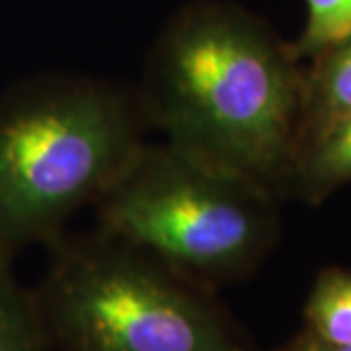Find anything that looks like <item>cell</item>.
Here are the masks:
<instances>
[{"label": "cell", "instance_id": "6da1fadb", "mask_svg": "<svg viewBox=\"0 0 351 351\" xmlns=\"http://www.w3.org/2000/svg\"><path fill=\"white\" fill-rule=\"evenodd\" d=\"M302 71L293 43L226 0H193L166 22L138 100L166 143L285 197L299 141Z\"/></svg>", "mask_w": 351, "mask_h": 351}, {"label": "cell", "instance_id": "7a4b0ae2", "mask_svg": "<svg viewBox=\"0 0 351 351\" xmlns=\"http://www.w3.org/2000/svg\"><path fill=\"white\" fill-rule=\"evenodd\" d=\"M149 127L137 90L86 75L25 80L0 98V250L64 234L135 158Z\"/></svg>", "mask_w": 351, "mask_h": 351}, {"label": "cell", "instance_id": "3957f363", "mask_svg": "<svg viewBox=\"0 0 351 351\" xmlns=\"http://www.w3.org/2000/svg\"><path fill=\"white\" fill-rule=\"evenodd\" d=\"M279 195L170 143H145L96 201L98 228L215 289L256 271L279 240Z\"/></svg>", "mask_w": 351, "mask_h": 351}, {"label": "cell", "instance_id": "277c9868", "mask_svg": "<svg viewBox=\"0 0 351 351\" xmlns=\"http://www.w3.org/2000/svg\"><path fill=\"white\" fill-rule=\"evenodd\" d=\"M36 293L49 346L61 351H256L195 283L112 234H61Z\"/></svg>", "mask_w": 351, "mask_h": 351}, {"label": "cell", "instance_id": "5b68a950", "mask_svg": "<svg viewBox=\"0 0 351 351\" xmlns=\"http://www.w3.org/2000/svg\"><path fill=\"white\" fill-rule=\"evenodd\" d=\"M348 184H351V113L297 147L285 195L318 205Z\"/></svg>", "mask_w": 351, "mask_h": 351}, {"label": "cell", "instance_id": "8992f818", "mask_svg": "<svg viewBox=\"0 0 351 351\" xmlns=\"http://www.w3.org/2000/svg\"><path fill=\"white\" fill-rule=\"evenodd\" d=\"M351 113V34L304 61L302 113L297 147ZM297 151V149H295Z\"/></svg>", "mask_w": 351, "mask_h": 351}, {"label": "cell", "instance_id": "52a82bcc", "mask_svg": "<svg viewBox=\"0 0 351 351\" xmlns=\"http://www.w3.org/2000/svg\"><path fill=\"white\" fill-rule=\"evenodd\" d=\"M10 260V254L0 250V351H47L38 297L16 281Z\"/></svg>", "mask_w": 351, "mask_h": 351}, {"label": "cell", "instance_id": "ba28073f", "mask_svg": "<svg viewBox=\"0 0 351 351\" xmlns=\"http://www.w3.org/2000/svg\"><path fill=\"white\" fill-rule=\"evenodd\" d=\"M306 330L314 336L351 346V269L324 267L304 302Z\"/></svg>", "mask_w": 351, "mask_h": 351}, {"label": "cell", "instance_id": "9c48e42d", "mask_svg": "<svg viewBox=\"0 0 351 351\" xmlns=\"http://www.w3.org/2000/svg\"><path fill=\"white\" fill-rule=\"evenodd\" d=\"M306 18L293 49L302 63L351 34V0H304Z\"/></svg>", "mask_w": 351, "mask_h": 351}, {"label": "cell", "instance_id": "30bf717a", "mask_svg": "<svg viewBox=\"0 0 351 351\" xmlns=\"http://www.w3.org/2000/svg\"><path fill=\"white\" fill-rule=\"evenodd\" d=\"M277 351H351V346H339V343L326 341L314 336L313 332L304 328L301 334L289 339L287 343Z\"/></svg>", "mask_w": 351, "mask_h": 351}]
</instances>
